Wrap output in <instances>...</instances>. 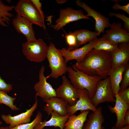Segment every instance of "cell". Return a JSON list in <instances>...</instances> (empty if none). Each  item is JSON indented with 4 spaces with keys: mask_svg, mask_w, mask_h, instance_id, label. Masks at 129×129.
I'll use <instances>...</instances> for the list:
<instances>
[{
    "mask_svg": "<svg viewBox=\"0 0 129 129\" xmlns=\"http://www.w3.org/2000/svg\"><path fill=\"white\" fill-rule=\"evenodd\" d=\"M120 85L119 91H122L129 87V64L126 66L123 73L122 78Z\"/></svg>",
    "mask_w": 129,
    "mask_h": 129,
    "instance_id": "obj_29",
    "label": "cell"
},
{
    "mask_svg": "<svg viewBox=\"0 0 129 129\" xmlns=\"http://www.w3.org/2000/svg\"><path fill=\"white\" fill-rule=\"evenodd\" d=\"M115 97L116 100L115 106L112 107L108 105V107L112 113H115L117 119L115 127L117 128H120L124 126V116L127 111L129 109V105L124 102L120 98L118 94Z\"/></svg>",
    "mask_w": 129,
    "mask_h": 129,
    "instance_id": "obj_18",
    "label": "cell"
},
{
    "mask_svg": "<svg viewBox=\"0 0 129 129\" xmlns=\"http://www.w3.org/2000/svg\"><path fill=\"white\" fill-rule=\"evenodd\" d=\"M126 66H121L111 69L109 74L110 84L114 96L119 91L123 73Z\"/></svg>",
    "mask_w": 129,
    "mask_h": 129,
    "instance_id": "obj_22",
    "label": "cell"
},
{
    "mask_svg": "<svg viewBox=\"0 0 129 129\" xmlns=\"http://www.w3.org/2000/svg\"><path fill=\"white\" fill-rule=\"evenodd\" d=\"M100 38H95L86 44L83 47L72 51H70L65 48L60 49L66 63L73 60L76 61V64L81 63L88 53L99 41Z\"/></svg>",
    "mask_w": 129,
    "mask_h": 129,
    "instance_id": "obj_8",
    "label": "cell"
},
{
    "mask_svg": "<svg viewBox=\"0 0 129 129\" xmlns=\"http://www.w3.org/2000/svg\"><path fill=\"white\" fill-rule=\"evenodd\" d=\"M90 100L92 103L96 108L101 103L115 102L116 99L112 91L109 76L99 81L95 93Z\"/></svg>",
    "mask_w": 129,
    "mask_h": 129,
    "instance_id": "obj_6",
    "label": "cell"
},
{
    "mask_svg": "<svg viewBox=\"0 0 129 129\" xmlns=\"http://www.w3.org/2000/svg\"><path fill=\"white\" fill-rule=\"evenodd\" d=\"M45 67L42 65L39 73V81L34 87L36 92L35 97H38L43 101L53 97H56V90L52 85L47 81V79L44 75Z\"/></svg>",
    "mask_w": 129,
    "mask_h": 129,
    "instance_id": "obj_11",
    "label": "cell"
},
{
    "mask_svg": "<svg viewBox=\"0 0 129 129\" xmlns=\"http://www.w3.org/2000/svg\"><path fill=\"white\" fill-rule=\"evenodd\" d=\"M118 45L110 42L102 37L94 46V48L98 50H103L110 53L117 51L119 49Z\"/></svg>",
    "mask_w": 129,
    "mask_h": 129,
    "instance_id": "obj_25",
    "label": "cell"
},
{
    "mask_svg": "<svg viewBox=\"0 0 129 129\" xmlns=\"http://www.w3.org/2000/svg\"><path fill=\"white\" fill-rule=\"evenodd\" d=\"M0 129H9V128L8 127H0Z\"/></svg>",
    "mask_w": 129,
    "mask_h": 129,
    "instance_id": "obj_38",
    "label": "cell"
},
{
    "mask_svg": "<svg viewBox=\"0 0 129 129\" xmlns=\"http://www.w3.org/2000/svg\"><path fill=\"white\" fill-rule=\"evenodd\" d=\"M119 49L110 53L112 69L119 66H126L129 60V42L118 45Z\"/></svg>",
    "mask_w": 129,
    "mask_h": 129,
    "instance_id": "obj_16",
    "label": "cell"
},
{
    "mask_svg": "<svg viewBox=\"0 0 129 129\" xmlns=\"http://www.w3.org/2000/svg\"><path fill=\"white\" fill-rule=\"evenodd\" d=\"M17 14L27 18L33 24L45 29L44 21L31 0H20L14 9Z\"/></svg>",
    "mask_w": 129,
    "mask_h": 129,
    "instance_id": "obj_5",
    "label": "cell"
},
{
    "mask_svg": "<svg viewBox=\"0 0 129 129\" xmlns=\"http://www.w3.org/2000/svg\"><path fill=\"white\" fill-rule=\"evenodd\" d=\"M104 121L101 107L97 108L88 116V119L83 126L82 129H105L102 126Z\"/></svg>",
    "mask_w": 129,
    "mask_h": 129,
    "instance_id": "obj_19",
    "label": "cell"
},
{
    "mask_svg": "<svg viewBox=\"0 0 129 129\" xmlns=\"http://www.w3.org/2000/svg\"><path fill=\"white\" fill-rule=\"evenodd\" d=\"M59 18L55 22L54 30L58 31L67 24L82 19H90L87 15H84L81 10H75L71 7L61 9Z\"/></svg>",
    "mask_w": 129,
    "mask_h": 129,
    "instance_id": "obj_7",
    "label": "cell"
},
{
    "mask_svg": "<svg viewBox=\"0 0 129 129\" xmlns=\"http://www.w3.org/2000/svg\"><path fill=\"white\" fill-rule=\"evenodd\" d=\"M118 95L125 103L129 105V87L118 92Z\"/></svg>",
    "mask_w": 129,
    "mask_h": 129,
    "instance_id": "obj_31",
    "label": "cell"
},
{
    "mask_svg": "<svg viewBox=\"0 0 129 129\" xmlns=\"http://www.w3.org/2000/svg\"><path fill=\"white\" fill-rule=\"evenodd\" d=\"M89 111L87 110L81 112L77 115L74 114L69 115L63 129H82Z\"/></svg>",
    "mask_w": 129,
    "mask_h": 129,
    "instance_id": "obj_21",
    "label": "cell"
},
{
    "mask_svg": "<svg viewBox=\"0 0 129 129\" xmlns=\"http://www.w3.org/2000/svg\"><path fill=\"white\" fill-rule=\"evenodd\" d=\"M111 129H129V125H128L124 126L123 127L120 128H117L114 126L112 127Z\"/></svg>",
    "mask_w": 129,
    "mask_h": 129,
    "instance_id": "obj_36",
    "label": "cell"
},
{
    "mask_svg": "<svg viewBox=\"0 0 129 129\" xmlns=\"http://www.w3.org/2000/svg\"><path fill=\"white\" fill-rule=\"evenodd\" d=\"M72 67L89 75L105 79L108 76L112 69L110 53L93 48L81 63L73 65Z\"/></svg>",
    "mask_w": 129,
    "mask_h": 129,
    "instance_id": "obj_1",
    "label": "cell"
},
{
    "mask_svg": "<svg viewBox=\"0 0 129 129\" xmlns=\"http://www.w3.org/2000/svg\"><path fill=\"white\" fill-rule=\"evenodd\" d=\"M2 123V122H0V124H1Z\"/></svg>",
    "mask_w": 129,
    "mask_h": 129,
    "instance_id": "obj_39",
    "label": "cell"
},
{
    "mask_svg": "<svg viewBox=\"0 0 129 129\" xmlns=\"http://www.w3.org/2000/svg\"><path fill=\"white\" fill-rule=\"evenodd\" d=\"M12 24L17 32L25 36L27 41L37 40L32 27V23L29 20L17 14L12 19Z\"/></svg>",
    "mask_w": 129,
    "mask_h": 129,
    "instance_id": "obj_15",
    "label": "cell"
},
{
    "mask_svg": "<svg viewBox=\"0 0 129 129\" xmlns=\"http://www.w3.org/2000/svg\"><path fill=\"white\" fill-rule=\"evenodd\" d=\"M57 2L59 4H62L65 3L67 1L66 0H56Z\"/></svg>",
    "mask_w": 129,
    "mask_h": 129,
    "instance_id": "obj_37",
    "label": "cell"
},
{
    "mask_svg": "<svg viewBox=\"0 0 129 129\" xmlns=\"http://www.w3.org/2000/svg\"><path fill=\"white\" fill-rule=\"evenodd\" d=\"M77 91L79 95L78 99L74 105L68 106L67 108L68 114L70 115L74 114L79 110L81 112L87 110L95 111L97 108L91 103L87 91L86 89H78Z\"/></svg>",
    "mask_w": 129,
    "mask_h": 129,
    "instance_id": "obj_14",
    "label": "cell"
},
{
    "mask_svg": "<svg viewBox=\"0 0 129 129\" xmlns=\"http://www.w3.org/2000/svg\"><path fill=\"white\" fill-rule=\"evenodd\" d=\"M16 99L15 97L10 96L7 93L0 91V104H5L13 111H18L19 108L14 104V101Z\"/></svg>",
    "mask_w": 129,
    "mask_h": 129,
    "instance_id": "obj_26",
    "label": "cell"
},
{
    "mask_svg": "<svg viewBox=\"0 0 129 129\" xmlns=\"http://www.w3.org/2000/svg\"><path fill=\"white\" fill-rule=\"evenodd\" d=\"M116 3L113 5L112 9L115 11H117L120 9L123 10L129 15V3H128L125 5H121L118 3V1L117 0H114Z\"/></svg>",
    "mask_w": 129,
    "mask_h": 129,
    "instance_id": "obj_33",
    "label": "cell"
},
{
    "mask_svg": "<svg viewBox=\"0 0 129 129\" xmlns=\"http://www.w3.org/2000/svg\"><path fill=\"white\" fill-rule=\"evenodd\" d=\"M46 58L51 71L50 75L46 77L47 79L51 77L57 79L67 72L68 66L67 63L60 49L56 48L52 43H50L48 46Z\"/></svg>",
    "mask_w": 129,
    "mask_h": 129,
    "instance_id": "obj_3",
    "label": "cell"
},
{
    "mask_svg": "<svg viewBox=\"0 0 129 129\" xmlns=\"http://www.w3.org/2000/svg\"><path fill=\"white\" fill-rule=\"evenodd\" d=\"M124 126L129 125V109L126 112L124 116Z\"/></svg>",
    "mask_w": 129,
    "mask_h": 129,
    "instance_id": "obj_35",
    "label": "cell"
},
{
    "mask_svg": "<svg viewBox=\"0 0 129 129\" xmlns=\"http://www.w3.org/2000/svg\"><path fill=\"white\" fill-rule=\"evenodd\" d=\"M43 101L46 103L43 107V110L48 114H50L53 111L62 116L68 114L67 108L69 104L63 99L56 97H53Z\"/></svg>",
    "mask_w": 129,
    "mask_h": 129,
    "instance_id": "obj_17",
    "label": "cell"
},
{
    "mask_svg": "<svg viewBox=\"0 0 129 129\" xmlns=\"http://www.w3.org/2000/svg\"><path fill=\"white\" fill-rule=\"evenodd\" d=\"M50 114L51 117L50 119L47 121L41 122L35 126L34 129H43L44 127L47 126L59 127L60 129H63L70 115L68 114L65 116H61L54 111Z\"/></svg>",
    "mask_w": 129,
    "mask_h": 129,
    "instance_id": "obj_20",
    "label": "cell"
},
{
    "mask_svg": "<svg viewBox=\"0 0 129 129\" xmlns=\"http://www.w3.org/2000/svg\"><path fill=\"white\" fill-rule=\"evenodd\" d=\"M109 16L110 17L115 16L122 20L124 22V29L128 32H129V18L122 13H116L114 12H110Z\"/></svg>",
    "mask_w": 129,
    "mask_h": 129,
    "instance_id": "obj_30",
    "label": "cell"
},
{
    "mask_svg": "<svg viewBox=\"0 0 129 129\" xmlns=\"http://www.w3.org/2000/svg\"><path fill=\"white\" fill-rule=\"evenodd\" d=\"M22 47L24 55L31 62L39 63L46 58L48 46L42 39L27 41L22 43Z\"/></svg>",
    "mask_w": 129,
    "mask_h": 129,
    "instance_id": "obj_4",
    "label": "cell"
},
{
    "mask_svg": "<svg viewBox=\"0 0 129 129\" xmlns=\"http://www.w3.org/2000/svg\"><path fill=\"white\" fill-rule=\"evenodd\" d=\"M73 32L76 38L77 48L97 38L98 36V32L96 31H91L84 29L77 30Z\"/></svg>",
    "mask_w": 129,
    "mask_h": 129,
    "instance_id": "obj_23",
    "label": "cell"
},
{
    "mask_svg": "<svg viewBox=\"0 0 129 129\" xmlns=\"http://www.w3.org/2000/svg\"><path fill=\"white\" fill-rule=\"evenodd\" d=\"M42 113L38 111L35 118L31 122L18 125L9 129H34L38 124L42 121Z\"/></svg>",
    "mask_w": 129,
    "mask_h": 129,
    "instance_id": "obj_27",
    "label": "cell"
},
{
    "mask_svg": "<svg viewBox=\"0 0 129 129\" xmlns=\"http://www.w3.org/2000/svg\"><path fill=\"white\" fill-rule=\"evenodd\" d=\"M12 89L11 84L7 83L0 75V91L7 93Z\"/></svg>",
    "mask_w": 129,
    "mask_h": 129,
    "instance_id": "obj_32",
    "label": "cell"
},
{
    "mask_svg": "<svg viewBox=\"0 0 129 129\" xmlns=\"http://www.w3.org/2000/svg\"><path fill=\"white\" fill-rule=\"evenodd\" d=\"M64 37H65L67 43L68 45L67 49L72 51L77 48L76 38L73 32H71L66 33Z\"/></svg>",
    "mask_w": 129,
    "mask_h": 129,
    "instance_id": "obj_28",
    "label": "cell"
},
{
    "mask_svg": "<svg viewBox=\"0 0 129 129\" xmlns=\"http://www.w3.org/2000/svg\"><path fill=\"white\" fill-rule=\"evenodd\" d=\"M77 5L82 8L87 13L89 17H92L95 21V29L98 33V36L101 33H103L105 29L108 28L110 24L109 19L102 15L99 12L91 8L86 3L80 0L76 1Z\"/></svg>",
    "mask_w": 129,
    "mask_h": 129,
    "instance_id": "obj_12",
    "label": "cell"
},
{
    "mask_svg": "<svg viewBox=\"0 0 129 129\" xmlns=\"http://www.w3.org/2000/svg\"><path fill=\"white\" fill-rule=\"evenodd\" d=\"M61 84L56 90V97L67 102L69 106L74 105L79 97L77 90L71 83L65 75L62 76Z\"/></svg>",
    "mask_w": 129,
    "mask_h": 129,
    "instance_id": "obj_9",
    "label": "cell"
},
{
    "mask_svg": "<svg viewBox=\"0 0 129 129\" xmlns=\"http://www.w3.org/2000/svg\"><path fill=\"white\" fill-rule=\"evenodd\" d=\"M122 22H114L110 26L109 29L106 30L102 38L114 44L129 42V33L122 27Z\"/></svg>",
    "mask_w": 129,
    "mask_h": 129,
    "instance_id": "obj_10",
    "label": "cell"
},
{
    "mask_svg": "<svg viewBox=\"0 0 129 129\" xmlns=\"http://www.w3.org/2000/svg\"><path fill=\"white\" fill-rule=\"evenodd\" d=\"M35 101L32 106L25 112L18 115L12 116L11 114H2L1 118L5 123L9 124V128H13L18 125L30 122L32 116L38 105L37 97H35Z\"/></svg>",
    "mask_w": 129,
    "mask_h": 129,
    "instance_id": "obj_13",
    "label": "cell"
},
{
    "mask_svg": "<svg viewBox=\"0 0 129 129\" xmlns=\"http://www.w3.org/2000/svg\"><path fill=\"white\" fill-rule=\"evenodd\" d=\"M41 15L44 21L45 16L42 9V3L39 0H31Z\"/></svg>",
    "mask_w": 129,
    "mask_h": 129,
    "instance_id": "obj_34",
    "label": "cell"
},
{
    "mask_svg": "<svg viewBox=\"0 0 129 129\" xmlns=\"http://www.w3.org/2000/svg\"><path fill=\"white\" fill-rule=\"evenodd\" d=\"M14 6H8L5 4L0 0V25L4 27H7L9 24L11 18L14 16L10 12L14 9Z\"/></svg>",
    "mask_w": 129,
    "mask_h": 129,
    "instance_id": "obj_24",
    "label": "cell"
},
{
    "mask_svg": "<svg viewBox=\"0 0 129 129\" xmlns=\"http://www.w3.org/2000/svg\"><path fill=\"white\" fill-rule=\"evenodd\" d=\"M67 72L73 86L77 90H86L90 99L95 93L98 83L103 79L98 76L89 75L70 66L68 67Z\"/></svg>",
    "mask_w": 129,
    "mask_h": 129,
    "instance_id": "obj_2",
    "label": "cell"
}]
</instances>
